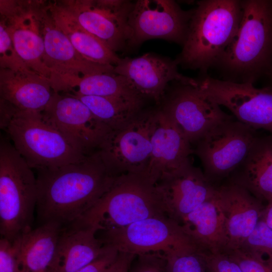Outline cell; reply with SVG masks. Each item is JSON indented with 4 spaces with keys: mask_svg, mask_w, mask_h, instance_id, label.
Instances as JSON below:
<instances>
[{
    "mask_svg": "<svg viewBox=\"0 0 272 272\" xmlns=\"http://www.w3.org/2000/svg\"><path fill=\"white\" fill-rule=\"evenodd\" d=\"M41 113L46 121L87 154L97 150L111 130L81 100L71 93L62 95L53 92Z\"/></svg>",
    "mask_w": 272,
    "mask_h": 272,
    "instance_id": "cell-15",
    "label": "cell"
},
{
    "mask_svg": "<svg viewBox=\"0 0 272 272\" xmlns=\"http://www.w3.org/2000/svg\"><path fill=\"white\" fill-rule=\"evenodd\" d=\"M194 9H182L174 1L138 0L129 15L128 45H139L151 39H163L183 46Z\"/></svg>",
    "mask_w": 272,
    "mask_h": 272,
    "instance_id": "cell-12",
    "label": "cell"
},
{
    "mask_svg": "<svg viewBox=\"0 0 272 272\" xmlns=\"http://www.w3.org/2000/svg\"><path fill=\"white\" fill-rule=\"evenodd\" d=\"M178 223L201 250H226L227 240L225 221L217 200L216 190L212 197Z\"/></svg>",
    "mask_w": 272,
    "mask_h": 272,
    "instance_id": "cell-23",
    "label": "cell"
},
{
    "mask_svg": "<svg viewBox=\"0 0 272 272\" xmlns=\"http://www.w3.org/2000/svg\"><path fill=\"white\" fill-rule=\"evenodd\" d=\"M15 72L30 70L16 51L9 32L5 24L0 21V69Z\"/></svg>",
    "mask_w": 272,
    "mask_h": 272,
    "instance_id": "cell-31",
    "label": "cell"
},
{
    "mask_svg": "<svg viewBox=\"0 0 272 272\" xmlns=\"http://www.w3.org/2000/svg\"><path fill=\"white\" fill-rule=\"evenodd\" d=\"M36 209L42 223L80 219L109 190L115 178L97 151L81 161L36 170Z\"/></svg>",
    "mask_w": 272,
    "mask_h": 272,
    "instance_id": "cell-1",
    "label": "cell"
},
{
    "mask_svg": "<svg viewBox=\"0 0 272 272\" xmlns=\"http://www.w3.org/2000/svg\"><path fill=\"white\" fill-rule=\"evenodd\" d=\"M102 233L99 237L105 245L135 255L201 250L180 224L166 215L151 217Z\"/></svg>",
    "mask_w": 272,
    "mask_h": 272,
    "instance_id": "cell-8",
    "label": "cell"
},
{
    "mask_svg": "<svg viewBox=\"0 0 272 272\" xmlns=\"http://www.w3.org/2000/svg\"><path fill=\"white\" fill-rule=\"evenodd\" d=\"M165 215L157 184L144 173H130L116 176L109 190L76 222L92 226L99 232Z\"/></svg>",
    "mask_w": 272,
    "mask_h": 272,
    "instance_id": "cell-3",
    "label": "cell"
},
{
    "mask_svg": "<svg viewBox=\"0 0 272 272\" xmlns=\"http://www.w3.org/2000/svg\"><path fill=\"white\" fill-rule=\"evenodd\" d=\"M71 225L60 233L49 272H77L106 248L96 228L78 222Z\"/></svg>",
    "mask_w": 272,
    "mask_h": 272,
    "instance_id": "cell-20",
    "label": "cell"
},
{
    "mask_svg": "<svg viewBox=\"0 0 272 272\" xmlns=\"http://www.w3.org/2000/svg\"><path fill=\"white\" fill-rule=\"evenodd\" d=\"M255 130L232 118L212 127L195 143V153L210 181L225 177L239 167L258 139Z\"/></svg>",
    "mask_w": 272,
    "mask_h": 272,
    "instance_id": "cell-9",
    "label": "cell"
},
{
    "mask_svg": "<svg viewBox=\"0 0 272 272\" xmlns=\"http://www.w3.org/2000/svg\"><path fill=\"white\" fill-rule=\"evenodd\" d=\"M90 110L94 116L111 130L118 128L142 110L144 102L73 93Z\"/></svg>",
    "mask_w": 272,
    "mask_h": 272,
    "instance_id": "cell-28",
    "label": "cell"
},
{
    "mask_svg": "<svg viewBox=\"0 0 272 272\" xmlns=\"http://www.w3.org/2000/svg\"><path fill=\"white\" fill-rule=\"evenodd\" d=\"M6 26L16 51L26 66L30 70L49 80L51 71L43 62V40L39 34L31 11L23 19L11 26Z\"/></svg>",
    "mask_w": 272,
    "mask_h": 272,
    "instance_id": "cell-27",
    "label": "cell"
},
{
    "mask_svg": "<svg viewBox=\"0 0 272 272\" xmlns=\"http://www.w3.org/2000/svg\"><path fill=\"white\" fill-rule=\"evenodd\" d=\"M152 144L150 161L144 173L154 183L163 176L190 163L189 156L192 152L190 143L159 108Z\"/></svg>",
    "mask_w": 272,
    "mask_h": 272,
    "instance_id": "cell-19",
    "label": "cell"
},
{
    "mask_svg": "<svg viewBox=\"0 0 272 272\" xmlns=\"http://www.w3.org/2000/svg\"><path fill=\"white\" fill-rule=\"evenodd\" d=\"M59 2L80 25L114 52L127 45L129 15L133 3L127 0H70Z\"/></svg>",
    "mask_w": 272,
    "mask_h": 272,
    "instance_id": "cell-14",
    "label": "cell"
},
{
    "mask_svg": "<svg viewBox=\"0 0 272 272\" xmlns=\"http://www.w3.org/2000/svg\"><path fill=\"white\" fill-rule=\"evenodd\" d=\"M201 90L228 109L242 123L272 131V88H257L252 82L238 83L205 77L197 80Z\"/></svg>",
    "mask_w": 272,
    "mask_h": 272,
    "instance_id": "cell-11",
    "label": "cell"
},
{
    "mask_svg": "<svg viewBox=\"0 0 272 272\" xmlns=\"http://www.w3.org/2000/svg\"><path fill=\"white\" fill-rule=\"evenodd\" d=\"M105 245V250L99 256L77 272H108L116 261L119 251L113 247Z\"/></svg>",
    "mask_w": 272,
    "mask_h": 272,
    "instance_id": "cell-36",
    "label": "cell"
},
{
    "mask_svg": "<svg viewBox=\"0 0 272 272\" xmlns=\"http://www.w3.org/2000/svg\"><path fill=\"white\" fill-rule=\"evenodd\" d=\"M163 254L166 272H206L202 250Z\"/></svg>",
    "mask_w": 272,
    "mask_h": 272,
    "instance_id": "cell-30",
    "label": "cell"
},
{
    "mask_svg": "<svg viewBox=\"0 0 272 272\" xmlns=\"http://www.w3.org/2000/svg\"><path fill=\"white\" fill-rule=\"evenodd\" d=\"M129 272H166L163 253L155 252L137 255Z\"/></svg>",
    "mask_w": 272,
    "mask_h": 272,
    "instance_id": "cell-34",
    "label": "cell"
},
{
    "mask_svg": "<svg viewBox=\"0 0 272 272\" xmlns=\"http://www.w3.org/2000/svg\"><path fill=\"white\" fill-rule=\"evenodd\" d=\"M216 196L225 221L224 251L238 249L254 230L265 207L246 189L232 182L217 187Z\"/></svg>",
    "mask_w": 272,
    "mask_h": 272,
    "instance_id": "cell-18",
    "label": "cell"
},
{
    "mask_svg": "<svg viewBox=\"0 0 272 272\" xmlns=\"http://www.w3.org/2000/svg\"><path fill=\"white\" fill-rule=\"evenodd\" d=\"M240 249L272 267V230L261 218Z\"/></svg>",
    "mask_w": 272,
    "mask_h": 272,
    "instance_id": "cell-29",
    "label": "cell"
},
{
    "mask_svg": "<svg viewBox=\"0 0 272 272\" xmlns=\"http://www.w3.org/2000/svg\"><path fill=\"white\" fill-rule=\"evenodd\" d=\"M48 79L34 71L0 69V96L22 110L42 112L53 93Z\"/></svg>",
    "mask_w": 272,
    "mask_h": 272,
    "instance_id": "cell-21",
    "label": "cell"
},
{
    "mask_svg": "<svg viewBox=\"0 0 272 272\" xmlns=\"http://www.w3.org/2000/svg\"><path fill=\"white\" fill-rule=\"evenodd\" d=\"M49 81L53 91H71L82 95L96 96L144 102L142 97L123 76L114 72L82 77L53 76Z\"/></svg>",
    "mask_w": 272,
    "mask_h": 272,
    "instance_id": "cell-22",
    "label": "cell"
},
{
    "mask_svg": "<svg viewBox=\"0 0 272 272\" xmlns=\"http://www.w3.org/2000/svg\"><path fill=\"white\" fill-rule=\"evenodd\" d=\"M240 265L243 272H272V267L240 249L224 251Z\"/></svg>",
    "mask_w": 272,
    "mask_h": 272,
    "instance_id": "cell-35",
    "label": "cell"
},
{
    "mask_svg": "<svg viewBox=\"0 0 272 272\" xmlns=\"http://www.w3.org/2000/svg\"><path fill=\"white\" fill-rule=\"evenodd\" d=\"M36 176L10 141L0 142V233L13 241L32 229Z\"/></svg>",
    "mask_w": 272,
    "mask_h": 272,
    "instance_id": "cell-6",
    "label": "cell"
},
{
    "mask_svg": "<svg viewBox=\"0 0 272 272\" xmlns=\"http://www.w3.org/2000/svg\"><path fill=\"white\" fill-rule=\"evenodd\" d=\"M206 272H243L239 264L224 251H202Z\"/></svg>",
    "mask_w": 272,
    "mask_h": 272,
    "instance_id": "cell-32",
    "label": "cell"
},
{
    "mask_svg": "<svg viewBox=\"0 0 272 272\" xmlns=\"http://www.w3.org/2000/svg\"><path fill=\"white\" fill-rule=\"evenodd\" d=\"M242 14L241 1L198 2L177 63L203 72L216 66L235 36Z\"/></svg>",
    "mask_w": 272,
    "mask_h": 272,
    "instance_id": "cell-2",
    "label": "cell"
},
{
    "mask_svg": "<svg viewBox=\"0 0 272 272\" xmlns=\"http://www.w3.org/2000/svg\"><path fill=\"white\" fill-rule=\"evenodd\" d=\"M62 230L60 223L49 222L19 237L18 257L21 272L49 269Z\"/></svg>",
    "mask_w": 272,
    "mask_h": 272,
    "instance_id": "cell-24",
    "label": "cell"
},
{
    "mask_svg": "<svg viewBox=\"0 0 272 272\" xmlns=\"http://www.w3.org/2000/svg\"><path fill=\"white\" fill-rule=\"evenodd\" d=\"M159 109L177 125L190 144H195L217 124L233 118L199 88L197 80L178 82Z\"/></svg>",
    "mask_w": 272,
    "mask_h": 272,
    "instance_id": "cell-10",
    "label": "cell"
},
{
    "mask_svg": "<svg viewBox=\"0 0 272 272\" xmlns=\"http://www.w3.org/2000/svg\"><path fill=\"white\" fill-rule=\"evenodd\" d=\"M241 3L237 32L216 66L225 74V80L253 83L272 52V7L265 1Z\"/></svg>",
    "mask_w": 272,
    "mask_h": 272,
    "instance_id": "cell-4",
    "label": "cell"
},
{
    "mask_svg": "<svg viewBox=\"0 0 272 272\" xmlns=\"http://www.w3.org/2000/svg\"><path fill=\"white\" fill-rule=\"evenodd\" d=\"M31 14L44 45L43 62L52 76H83L114 72V66L92 62L82 56L55 25L48 5L33 1Z\"/></svg>",
    "mask_w": 272,
    "mask_h": 272,
    "instance_id": "cell-13",
    "label": "cell"
},
{
    "mask_svg": "<svg viewBox=\"0 0 272 272\" xmlns=\"http://www.w3.org/2000/svg\"><path fill=\"white\" fill-rule=\"evenodd\" d=\"M176 60L151 53L134 58H120L114 72L124 77L144 99L151 98L160 104L169 83H191L195 79L180 74Z\"/></svg>",
    "mask_w": 272,
    "mask_h": 272,
    "instance_id": "cell-16",
    "label": "cell"
},
{
    "mask_svg": "<svg viewBox=\"0 0 272 272\" xmlns=\"http://www.w3.org/2000/svg\"><path fill=\"white\" fill-rule=\"evenodd\" d=\"M3 129L32 169L59 167L81 161L89 154L46 121L41 112L22 110L13 106Z\"/></svg>",
    "mask_w": 272,
    "mask_h": 272,
    "instance_id": "cell-5",
    "label": "cell"
},
{
    "mask_svg": "<svg viewBox=\"0 0 272 272\" xmlns=\"http://www.w3.org/2000/svg\"><path fill=\"white\" fill-rule=\"evenodd\" d=\"M158 109L141 110L122 126L111 130L96 151L111 173H144L150 161Z\"/></svg>",
    "mask_w": 272,
    "mask_h": 272,
    "instance_id": "cell-7",
    "label": "cell"
},
{
    "mask_svg": "<svg viewBox=\"0 0 272 272\" xmlns=\"http://www.w3.org/2000/svg\"><path fill=\"white\" fill-rule=\"evenodd\" d=\"M40 272H49V271H48V270H47L41 271H40Z\"/></svg>",
    "mask_w": 272,
    "mask_h": 272,
    "instance_id": "cell-38",
    "label": "cell"
},
{
    "mask_svg": "<svg viewBox=\"0 0 272 272\" xmlns=\"http://www.w3.org/2000/svg\"><path fill=\"white\" fill-rule=\"evenodd\" d=\"M47 5L55 25L82 56L101 64L114 66L118 62L120 58L115 52L83 28L59 2Z\"/></svg>",
    "mask_w": 272,
    "mask_h": 272,
    "instance_id": "cell-26",
    "label": "cell"
},
{
    "mask_svg": "<svg viewBox=\"0 0 272 272\" xmlns=\"http://www.w3.org/2000/svg\"><path fill=\"white\" fill-rule=\"evenodd\" d=\"M156 184L166 214L178 222L212 197L217 189L191 163L163 176Z\"/></svg>",
    "mask_w": 272,
    "mask_h": 272,
    "instance_id": "cell-17",
    "label": "cell"
},
{
    "mask_svg": "<svg viewBox=\"0 0 272 272\" xmlns=\"http://www.w3.org/2000/svg\"><path fill=\"white\" fill-rule=\"evenodd\" d=\"M19 237L0 240V272H21L18 257Z\"/></svg>",
    "mask_w": 272,
    "mask_h": 272,
    "instance_id": "cell-33",
    "label": "cell"
},
{
    "mask_svg": "<svg viewBox=\"0 0 272 272\" xmlns=\"http://www.w3.org/2000/svg\"><path fill=\"white\" fill-rule=\"evenodd\" d=\"M261 219L266 225L272 230V201L267 203L264 210Z\"/></svg>",
    "mask_w": 272,
    "mask_h": 272,
    "instance_id": "cell-37",
    "label": "cell"
},
{
    "mask_svg": "<svg viewBox=\"0 0 272 272\" xmlns=\"http://www.w3.org/2000/svg\"><path fill=\"white\" fill-rule=\"evenodd\" d=\"M232 183L260 200L272 201V141L257 139L246 158L235 170Z\"/></svg>",
    "mask_w": 272,
    "mask_h": 272,
    "instance_id": "cell-25",
    "label": "cell"
}]
</instances>
